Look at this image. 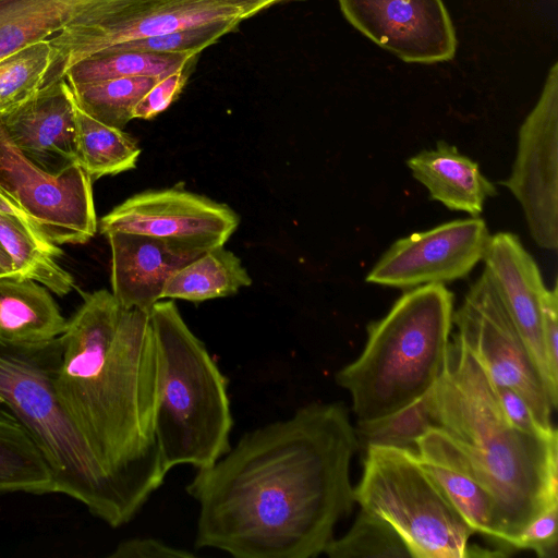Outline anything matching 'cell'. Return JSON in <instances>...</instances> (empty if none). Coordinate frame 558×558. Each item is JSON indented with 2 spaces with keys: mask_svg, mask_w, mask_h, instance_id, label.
Returning a JSON list of instances; mask_svg holds the SVG:
<instances>
[{
  "mask_svg": "<svg viewBox=\"0 0 558 558\" xmlns=\"http://www.w3.org/2000/svg\"><path fill=\"white\" fill-rule=\"evenodd\" d=\"M354 487L361 509L385 520L412 558H469L474 531L422 465L414 449L369 446Z\"/></svg>",
  "mask_w": 558,
  "mask_h": 558,
  "instance_id": "obj_7",
  "label": "cell"
},
{
  "mask_svg": "<svg viewBox=\"0 0 558 558\" xmlns=\"http://www.w3.org/2000/svg\"><path fill=\"white\" fill-rule=\"evenodd\" d=\"M245 14L246 19L270 8L271 5L299 0H230Z\"/></svg>",
  "mask_w": 558,
  "mask_h": 558,
  "instance_id": "obj_37",
  "label": "cell"
},
{
  "mask_svg": "<svg viewBox=\"0 0 558 558\" xmlns=\"http://www.w3.org/2000/svg\"><path fill=\"white\" fill-rule=\"evenodd\" d=\"M252 284L241 259L223 246L209 250L179 268L168 279L161 299L201 303L233 295Z\"/></svg>",
  "mask_w": 558,
  "mask_h": 558,
  "instance_id": "obj_23",
  "label": "cell"
},
{
  "mask_svg": "<svg viewBox=\"0 0 558 558\" xmlns=\"http://www.w3.org/2000/svg\"><path fill=\"white\" fill-rule=\"evenodd\" d=\"M0 122L11 142L43 170L59 173L77 163L73 96L65 78L43 86Z\"/></svg>",
  "mask_w": 558,
  "mask_h": 558,
  "instance_id": "obj_16",
  "label": "cell"
},
{
  "mask_svg": "<svg viewBox=\"0 0 558 558\" xmlns=\"http://www.w3.org/2000/svg\"><path fill=\"white\" fill-rule=\"evenodd\" d=\"M407 165L432 199L471 217H480L486 198L497 193L478 163L447 142H438L436 148L412 156Z\"/></svg>",
  "mask_w": 558,
  "mask_h": 558,
  "instance_id": "obj_20",
  "label": "cell"
},
{
  "mask_svg": "<svg viewBox=\"0 0 558 558\" xmlns=\"http://www.w3.org/2000/svg\"><path fill=\"white\" fill-rule=\"evenodd\" d=\"M483 260L484 270L519 329L557 407L558 389L550 381L542 336V300L547 288L537 264L511 232L490 235Z\"/></svg>",
  "mask_w": 558,
  "mask_h": 558,
  "instance_id": "obj_15",
  "label": "cell"
},
{
  "mask_svg": "<svg viewBox=\"0 0 558 558\" xmlns=\"http://www.w3.org/2000/svg\"><path fill=\"white\" fill-rule=\"evenodd\" d=\"M93 180L76 163L50 173L26 158L0 122V190L57 245L84 244L96 233Z\"/></svg>",
  "mask_w": 558,
  "mask_h": 558,
  "instance_id": "obj_10",
  "label": "cell"
},
{
  "mask_svg": "<svg viewBox=\"0 0 558 558\" xmlns=\"http://www.w3.org/2000/svg\"><path fill=\"white\" fill-rule=\"evenodd\" d=\"M0 211H5L9 214L15 215V216L24 219L25 221L36 226L29 219V217L20 208V206L1 190H0Z\"/></svg>",
  "mask_w": 558,
  "mask_h": 558,
  "instance_id": "obj_38",
  "label": "cell"
},
{
  "mask_svg": "<svg viewBox=\"0 0 558 558\" xmlns=\"http://www.w3.org/2000/svg\"><path fill=\"white\" fill-rule=\"evenodd\" d=\"M239 223V216L228 205L171 187L131 196L100 219L99 229L105 235H148L205 253L223 246Z\"/></svg>",
  "mask_w": 558,
  "mask_h": 558,
  "instance_id": "obj_12",
  "label": "cell"
},
{
  "mask_svg": "<svg viewBox=\"0 0 558 558\" xmlns=\"http://www.w3.org/2000/svg\"><path fill=\"white\" fill-rule=\"evenodd\" d=\"M520 203L533 240L558 246V63L549 69L542 94L520 126L517 156L501 181Z\"/></svg>",
  "mask_w": 558,
  "mask_h": 558,
  "instance_id": "obj_11",
  "label": "cell"
},
{
  "mask_svg": "<svg viewBox=\"0 0 558 558\" xmlns=\"http://www.w3.org/2000/svg\"><path fill=\"white\" fill-rule=\"evenodd\" d=\"M56 494L51 472L44 458L14 422L0 417V494Z\"/></svg>",
  "mask_w": 558,
  "mask_h": 558,
  "instance_id": "obj_25",
  "label": "cell"
},
{
  "mask_svg": "<svg viewBox=\"0 0 558 558\" xmlns=\"http://www.w3.org/2000/svg\"><path fill=\"white\" fill-rule=\"evenodd\" d=\"M490 234L480 217L457 219L396 241L366 281L400 289L464 278L483 259Z\"/></svg>",
  "mask_w": 558,
  "mask_h": 558,
  "instance_id": "obj_13",
  "label": "cell"
},
{
  "mask_svg": "<svg viewBox=\"0 0 558 558\" xmlns=\"http://www.w3.org/2000/svg\"><path fill=\"white\" fill-rule=\"evenodd\" d=\"M0 244L10 256L15 275L41 283L60 296L73 289V277L57 262L62 250L36 226L0 211Z\"/></svg>",
  "mask_w": 558,
  "mask_h": 558,
  "instance_id": "obj_22",
  "label": "cell"
},
{
  "mask_svg": "<svg viewBox=\"0 0 558 558\" xmlns=\"http://www.w3.org/2000/svg\"><path fill=\"white\" fill-rule=\"evenodd\" d=\"M240 23L222 22L184 28L119 44L99 52L141 51L157 53H187L197 56L223 35L233 32ZM97 54V53H96Z\"/></svg>",
  "mask_w": 558,
  "mask_h": 558,
  "instance_id": "obj_31",
  "label": "cell"
},
{
  "mask_svg": "<svg viewBox=\"0 0 558 558\" xmlns=\"http://www.w3.org/2000/svg\"><path fill=\"white\" fill-rule=\"evenodd\" d=\"M433 388L399 410L375 418L357 421L354 432L359 448L364 450L369 446H385L415 450L416 440L436 426Z\"/></svg>",
  "mask_w": 558,
  "mask_h": 558,
  "instance_id": "obj_28",
  "label": "cell"
},
{
  "mask_svg": "<svg viewBox=\"0 0 558 558\" xmlns=\"http://www.w3.org/2000/svg\"><path fill=\"white\" fill-rule=\"evenodd\" d=\"M58 399L133 520L168 474L155 433L159 363L149 313L84 294L60 336Z\"/></svg>",
  "mask_w": 558,
  "mask_h": 558,
  "instance_id": "obj_2",
  "label": "cell"
},
{
  "mask_svg": "<svg viewBox=\"0 0 558 558\" xmlns=\"http://www.w3.org/2000/svg\"><path fill=\"white\" fill-rule=\"evenodd\" d=\"M324 554L330 558L410 557L396 531L385 520L364 509H360L345 534L331 539Z\"/></svg>",
  "mask_w": 558,
  "mask_h": 558,
  "instance_id": "obj_30",
  "label": "cell"
},
{
  "mask_svg": "<svg viewBox=\"0 0 558 558\" xmlns=\"http://www.w3.org/2000/svg\"><path fill=\"white\" fill-rule=\"evenodd\" d=\"M493 387L502 414L515 428L544 437L557 434L556 428L547 429L537 421L527 402L515 390L494 383Z\"/></svg>",
  "mask_w": 558,
  "mask_h": 558,
  "instance_id": "obj_34",
  "label": "cell"
},
{
  "mask_svg": "<svg viewBox=\"0 0 558 558\" xmlns=\"http://www.w3.org/2000/svg\"><path fill=\"white\" fill-rule=\"evenodd\" d=\"M51 58V46L48 40H43L0 59V117L25 104L40 90Z\"/></svg>",
  "mask_w": 558,
  "mask_h": 558,
  "instance_id": "obj_29",
  "label": "cell"
},
{
  "mask_svg": "<svg viewBox=\"0 0 558 558\" xmlns=\"http://www.w3.org/2000/svg\"><path fill=\"white\" fill-rule=\"evenodd\" d=\"M160 78L130 76L85 84L65 81L84 111L107 125L123 129L134 119L138 101Z\"/></svg>",
  "mask_w": 558,
  "mask_h": 558,
  "instance_id": "obj_27",
  "label": "cell"
},
{
  "mask_svg": "<svg viewBox=\"0 0 558 558\" xmlns=\"http://www.w3.org/2000/svg\"><path fill=\"white\" fill-rule=\"evenodd\" d=\"M359 449L347 408L312 402L246 433L186 486L198 504L195 547L235 558H313L355 504Z\"/></svg>",
  "mask_w": 558,
  "mask_h": 558,
  "instance_id": "obj_1",
  "label": "cell"
},
{
  "mask_svg": "<svg viewBox=\"0 0 558 558\" xmlns=\"http://www.w3.org/2000/svg\"><path fill=\"white\" fill-rule=\"evenodd\" d=\"M190 68L191 65L161 77L136 105L134 119L150 120L163 112L181 94Z\"/></svg>",
  "mask_w": 558,
  "mask_h": 558,
  "instance_id": "obj_33",
  "label": "cell"
},
{
  "mask_svg": "<svg viewBox=\"0 0 558 558\" xmlns=\"http://www.w3.org/2000/svg\"><path fill=\"white\" fill-rule=\"evenodd\" d=\"M157 347L159 390L155 433L162 465L206 469L230 449L233 427L228 379L173 301L149 312Z\"/></svg>",
  "mask_w": 558,
  "mask_h": 558,
  "instance_id": "obj_6",
  "label": "cell"
},
{
  "mask_svg": "<svg viewBox=\"0 0 558 558\" xmlns=\"http://www.w3.org/2000/svg\"><path fill=\"white\" fill-rule=\"evenodd\" d=\"M415 451L425 471L474 533L494 539L505 549L495 498L457 441L434 426L416 440Z\"/></svg>",
  "mask_w": 558,
  "mask_h": 558,
  "instance_id": "obj_18",
  "label": "cell"
},
{
  "mask_svg": "<svg viewBox=\"0 0 558 558\" xmlns=\"http://www.w3.org/2000/svg\"><path fill=\"white\" fill-rule=\"evenodd\" d=\"M66 323L46 287L15 274L0 277V342L51 341L64 332Z\"/></svg>",
  "mask_w": 558,
  "mask_h": 558,
  "instance_id": "obj_21",
  "label": "cell"
},
{
  "mask_svg": "<svg viewBox=\"0 0 558 558\" xmlns=\"http://www.w3.org/2000/svg\"><path fill=\"white\" fill-rule=\"evenodd\" d=\"M453 312L450 290L423 284L367 326L362 352L335 376L349 392L357 421L399 410L434 387L450 344Z\"/></svg>",
  "mask_w": 558,
  "mask_h": 558,
  "instance_id": "obj_4",
  "label": "cell"
},
{
  "mask_svg": "<svg viewBox=\"0 0 558 558\" xmlns=\"http://www.w3.org/2000/svg\"><path fill=\"white\" fill-rule=\"evenodd\" d=\"M110 558H190L193 553L168 545L153 537H133L120 542Z\"/></svg>",
  "mask_w": 558,
  "mask_h": 558,
  "instance_id": "obj_36",
  "label": "cell"
},
{
  "mask_svg": "<svg viewBox=\"0 0 558 558\" xmlns=\"http://www.w3.org/2000/svg\"><path fill=\"white\" fill-rule=\"evenodd\" d=\"M61 355L60 337L36 344L0 342V417L26 433L57 493L81 502L110 527H120L132 519L56 393Z\"/></svg>",
  "mask_w": 558,
  "mask_h": 558,
  "instance_id": "obj_5",
  "label": "cell"
},
{
  "mask_svg": "<svg viewBox=\"0 0 558 558\" xmlns=\"http://www.w3.org/2000/svg\"><path fill=\"white\" fill-rule=\"evenodd\" d=\"M72 96L78 166L92 180L134 169L141 154L136 141L122 129L107 125L88 114L76 102L73 93Z\"/></svg>",
  "mask_w": 558,
  "mask_h": 558,
  "instance_id": "obj_24",
  "label": "cell"
},
{
  "mask_svg": "<svg viewBox=\"0 0 558 558\" xmlns=\"http://www.w3.org/2000/svg\"><path fill=\"white\" fill-rule=\"evenodd\" d=\"M111 251L112 294L123 308L149 313L168 279L203 253L162 239L125 233L106 234Z\"/></svg>",
  "mask_w": 558,
  "mask_h": 558,
  "instance_id": "obj_17",
  "label": "cell"
},
{
  "mask_svg": "<svg viewBox=\"0 0 558 558\" xmlns=\"http://www.w3.org/2000/svg\"><path fill=\"white\" fill-rule=\"evenodd\" d=\"M452 340L433 388L436 426L457 441L493 494L502 545L513 548L520 532L558 504V433L544 437L511 425L484 367L457 336Z\"/></svg>",
  "mask_w": 558,
  "mask_h": 558,
  "instance_id": "obj_3",
  "label": "cell"
},
{
  "mask_svg": "<svg viewBox=\"0 0 558 558\" xmlns=\"http://www.w3.org/2000/svg\"><path fill=\"white\" fill-rule=\"evenodd\" d=\"M542 336L550 381L558 389V288L546 289L542 300Z\"/></svg>",
  "mask_w": 558,
  "mask_h": 558,
  "instance_id": "obj_35",
  "label": "cell"
},
{
  "mask_svg": "<svg viewBox=\"0 0 558 558\" xmlns=\"http://www.w3.org/2000/svg\"><path fill=\"white\" fill-rule=\"evenodd\" d=\"M15 274L10 256L0 244V277Z\"/></svg>",
  "mask_w": 558,
  "mask_h": 558,
  "instance_id": "obj_39",
  "label": "cell"
},
{
  "mask_svg": "<svg viewBox=\"0 0 558 558\" xmlns=\"http://www.w3.org/2000/svg\"><path fill=\"white\" fill-rule=\"evenodd\" d=\"M345 19L375 44L410 63L454 57L457 37L441 0H338Z\"/></svg>",
  "mask_w": 558,
  "mask_h": 558,
  "instance_id": "obj_14",
  "label": "cell"
},
{
  "mask_svg": "<svg viewBox=\"0 0 558 558\" xmlns=\"http://www.w3.org/2000/svg\"><path fill=\"white\" fill-rule=\"evenodd\" d=\"M244 20L245 14L230 0H112L96 23L48 39L52 58L43 86L62 80L74 63L119 44Z\"/></svg>",
  "mask_w": 558,
  "mask_h": 558,
  "instance_id": "obj_8",
  "label": "cell"
},
{
  "mask_svg": "<svg viewBox=\"0 0 558 558\" xmlns=\"http://www.w3.org/2000/svg\"><path fill=\"white\" fill-rule=\"evenodd\" d=\"M195 58L187 53L104 52L74 63L63 78L71 84H85L130 76L165 77L192 65Z\"/></svg>",
  "mask_w": 558,
  "mask_h": 558,
  "instance_id": "obj_26",
  "label": "cell"
},
{
  "mask_svg": "<svg viewBox=\"0 0 558 558\" xmlns=\"http://www.w3.org/2000/svg\"><path fill=\"white\" fill-rule=\"evenodd\" d=\"M112 0H0V59L54 35L96 23Z\"/></svg>",
  "mask_w": 558,
  "mask_h": 558,
  "instance_id": "obj_19",
  "label": "cell"
},
{
  "mask_svg": "<svg viewBox=\"0 0 558 558\" xmlns=\"http://www.w3.org/2000/svg\"><path fill=\"white\" fill-rule=\"evenodd\" d=\"M452 324L457 328L454 336L473 353L492 381L520 393L537 421L545 428L555 429L551 417L557 407L485 270L453 312Z\"/></svg>",
  "mask_w": 558,
  "mask_h": 558,
  "instance_id": "obj_9",
  "label": "cell"
},
{
  "mask_svg": "<svg viewBox=\"0 0 558 558\" xmlns=\"http://www.w3.org/2000/svg\"><path fill=\"white\" fill-rule=\"evenodd\" d=\"M558 504L536 515L517 536L513 548L534 551L541 558L557 556Z\"/></svg>",
  "mask_w": 558,
  "mask_h": 558,
  "instance_id": "obj_32",
  "label": "cell"
}]
</instances>
